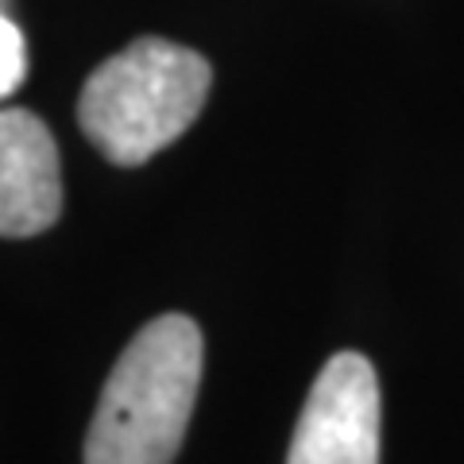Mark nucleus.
<instances>
[{
  "label": "nucleus",
  "mask_w": 464,
  "mask_h": 464,
  "mask_svg": "<svg viewBox=\"0 0 464 464\" xmlns=\"http://www.w3.org/2000/svg\"><path fill=\"white\" fill-rule=\"evenodd\" d=\"M206 344L194 317L159 314L101 387L85 430V464H174L190 426Z\"/></svg>",
  "instance_id": "nucleus-1"
},
{
  "label": "nucleus",
  "mask_w": 464,
  "mask_h": 464,
  "mask_svg": "<svg viewBox=\"0 0 464 464\" xmlns=\"http://www.w3.org/2000/svg\"><path fill=\"white\" fill-rule=\"evenodd\" d=\"M213 66L182 43L140 35L105 58L78 93V128L116 167H140L170 148L201 109Z\"/></svg>",
  "instance_id": "nucleus-2"
},
{
  "label": "nucleus",
  "mask_w": 464,
  "mask_h": 464,
  "mask_svg": "<svg viewBox=\"0 0 464 464\" xmlns=\"http://www.w3.org/2000/svg\"><path fill=\"white\" fill-rule=\"evenodd\" d=\"M286 464H380V380L368 356L337 353L317 372Z\"/></svg>",
  "instance_id": "nucleus-3"
},
{
  "label": "nucleus",
  "mask_w": 464,
  "mask_h": 464,
  "mask_svg": "<svg viewBox=\"0 0 464 464\" xmlns=\"http://www.w3.org/2000/svg\"><path fill=\"white\" fill-rule=\"evenodd\" d=\"M63 213V167L47 124L27 109H0V237L47 232Z\"/></svg>",
  "instance_id": "nucleus-4"
},
{
  "label": "nucleus",
  "mask_w": 464,
  "mask_h": 464,
  "mask_svg": "<svg viewBox=\"0 0 464 464\" xmlns=\"http://www.w3.org/2000/svg\"><path fill=\"white\" fill-rule=\"evenodd\" d=\"M27 54H24V35L5 12H0V101L12 97L24 82Z\"/></svg>",
  "instance_id": "nucleus-5"
}]
</instances>
